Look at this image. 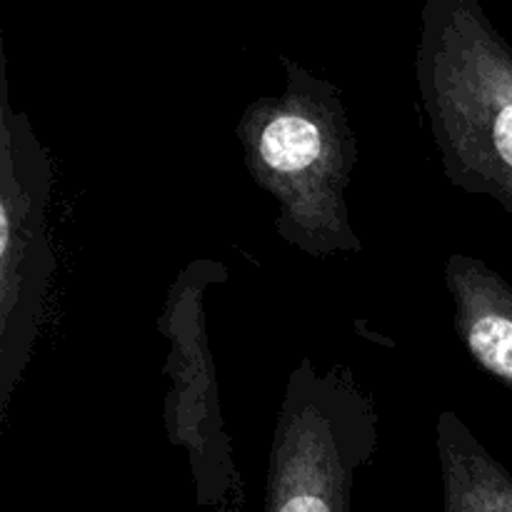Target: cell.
Segmentation results:
<instances>
[{"mask_svg":"<svg viewBox=\"0 0 512 512\" xmlns=\"http://www.w3.org/2000/svg\"><path fill=\"white\" fill-rule=\"evenodd\" d=\"M378 445V410L353 370L303 358L275 420L265 512H350L355 475Z\"/></svg>","mask_w":512,"mask_h":512,"instance_id":"3957f363","label":"cell"},{"mask_svg":"<svg viewBox=\"0 0 512 512\" xmlns=\"http://www.w3.org/2000/svg\"><path fill=\"white\" fill-rule=\"evenodd\" d=\"M53 160L0 80V420L23 383L45 318L55 255L48 235Z\"/></svg>","mask_w":512,"mask_h":512,"instance_id":"277c9868","label":"cell"},{"mask_svg":"<svg viewBox=\"0 0 512 512\" xmlns=\"http://www.w3.org/2000/svg\"><path fill=\"white\" fill-rule=\"evenodd\" d=\"M225 268L210 260L193 263L178 280L168 295L160 328L170 338V365H178L190 380L175 378V393H180L178 405L168 408V428L173 443L188 450L193 465L195 485H198V503L205 508L233 512L238 493V475L230 458L228 440L223 435L220 410L200 398L203 390H215L213 365H210L208 343H205V315L203 293L210 283L225 280Z\"/></svg>","mask_w":512,"mask_h":512,"instance_id":"5b68a950","label":"cell"},{"mask_svg":"<svg viewBox=\"0 0 512 512\" xmlns=\"http://www.w3.org/2000/svg\"><path fill=\"white\" fill-rule=\"evenodd\" d=\"M415 78L445 178L512 220V48L478 0H423Z\"/></svg>","mask_w":512,"mask_h":512,"instance_id":"7a4b0ae2","label":"cell"},{"mask_svg":"<svg viewBox=\"0 0 512 512\" xmlns=\"http://www.w3.org/2000/svg\"><path fill=\"white\" fill-rule=\"evenodd\" d=\"M453 325L470 360L512 390V285L485 260L453 253L445 263Z\"/></svg>","mask_w":512,"mask_h":512,"instance_id":"8992f818","label":"cell"},{"mask_svg":"<svg viewBox=\"0 0 512 512\" xmlns=\"http://www.w3.org/2000/svg\"><path fill=\"white\" fill-rule=\"evenodd\" d=\"M435 445L443 512H512V475L453 410L438 415Z\"/></svg>","mask_w":512,"mask_h":512,"instance_id":"52a82bcc","label":"cell"},{"mask_svg":"<svg viewBox=\"0 0 512 512\" xmlns=\"http://www.w3.org/2000/svg\"><path fill=\"white\" fill-rule=\"evenodd\" d=\"M280 63L283 93L250 103L235 128L245 168L278 205L280 240L310 258L363 253L345 200L358 140L343 95L305 65Z\"/></svg>","mask_w":512,"mask_h":512,"instance_id":"6da1fadb","label":"cell"}]
</instances>
